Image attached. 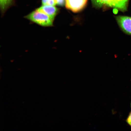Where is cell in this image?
<instances>
[{
    "label": "cell",
    "instance_id": "11",
    "mask_svg": "<svg viewBox=\"0 0 131 131\" xmlns=\"http://www.w3.org/2000/svg\"></svg>",
    "mask_w": 131,
    "mask_h": 131
},
{
    "label": "cell",
    "instance_id": "6",
    "mask_svg": "<svg viewBox=\"0 0 131 131\" xmlns=\"http://www.w3.org/2000/svg\"><path fill=\"white\" fill-rule=\"evenodd\" d=\"M15 0H0V8L2 14H4L6 11L14 5Z\"/></svg>",
    "mask_w": 131,
    "mask_h": 131
},
{
    "label": "cell",
    "instance_id": "4",
    "mask_svg": "<svg viewBox=\"0 0 131 131\" xmlns=\"http://www.w3.org/2000/svg\"><path fill=\"white\" fill-rule=\"evenodd\" d=\"M37 9L47 14L53 21L59 11V8L55 6L50 5H42Z\"/></svg>",
    "mask_w": 131,
    "mask_h": 131
},
{
    "label": "cell",
    "instance_id": "7",
    "mask_svg": "<svg viewBox=\"0 0 131 131\" xmlns=\"http://www.w3.org/2000/svg\"><path fill=\"white\" fill-rule=\"evenodd\" d=\"M129 0H117V9L124 12L127 10Z\"/></svg>",
    "mask_w": 131,
    "mask_h": 131
},
{
    "label": "cell",
    "instance_id": "9",
    "mask_svg": "<svg viewBox=\"0 0 131 131\" xmlns=\"http://www.w3.org/2000/svg\"><path fill=\"white\" fill-rule=\"evenodd\" d=\"M56 5L60 6H63L64 5L65 2V0H55Z\"/></svg>",
    "mask_w": 131,
    "mask_h": 131
},
{
    "label": "cell",
    "instance_id": "5",
    "mask_svg": "<svg viewBox=\"0 0 131 131\" xmlns=\"http://www.w3.org/2000/svg\"><path fill=\"white\" fill-rule=\"evenodd\" d=\"M93 4L96 7H106L117 9L116 0H91Z\"/></svg>",
    "mask_w": 131,
    "mask_h": 131
},
{
    "label": "cell",
    "instance_id": "2",
    "mask_svg": "<svg viewBox=\"0 0 131 131\" xmlns=\"http://www.w3.org/2000/svg\"><path fill=\"white\" fill-rule=\"evenodd\" d=\"M88 0H65L66 7L74 13L79 12L85 7Z\"/></svg>",
    "mask_w": 131,
    "mask_h": 131
},
{
    "label": "cell",
    "instance_id": "1",
    "mask_svg": "<svg viewBox=\"0 0 131 131\" xmlns=\"http://www.w3.org/2000/svg\"><path fill=\"white\" fill-rule=\"evenodd\" d=\"M26 19L43 27L53 26V21L50 17L37 9L25 16Z\"/></svg>",
    "mask_w": 131,
    "mask_h": 131
},
{
    "label": "cell",
    "instance_id": "10",
    "mask_svg": "<svg viewBox=\"0 0 131 131\" xmlns=\"http://www.w3.org/2000/svg\"><path fill=\"white\" fill-rule=\"evenodd\" d=\"M127 123L131 126V112L129 114L126 120Z\"/></svg>",
    "mask_w": 131,
    "mask_h": 131
},
{
    "label": "cell",
    "instance_id": "8",
    "mask_svg": "<svg viewBox=\"0 0 131 131\" xmlns=\"http://www.w3.org/2000/svg\"><path fill=\"white\" fill-rule=\"evenodd\" d=\"M42 5H56L55 0H41Z\"/></svg>",
    "mask_w": 131,
    "mask_h": 131
},
{
    "label": "cell",
    "instance_id": "3",
    "mask_svg": "<svg viewBox=\"0 0 131 131\" xmlns=\"http://www.w3.org/2000/svg\"><path fill=\"white\" fill-rule=\"evenodd\" d=\"M116 20L122 30L125 34L131 35V17L119 16H116Z\"/></svg>",
    "mask_w": 131,
    "mask_h": 131
}]
</instances>
